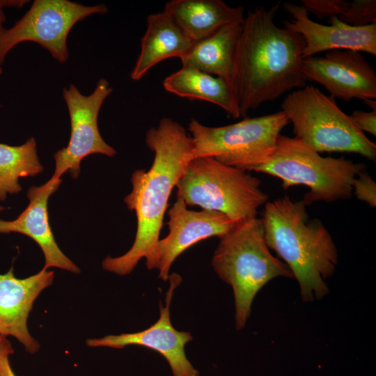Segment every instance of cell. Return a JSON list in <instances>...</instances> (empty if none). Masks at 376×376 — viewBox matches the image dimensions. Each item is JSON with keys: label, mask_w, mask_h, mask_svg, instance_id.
<instances>
[{"label": "cell", "mask_w": 376, "mask_h": 376, "mask_svg": "<svg viewBox=\"0 0 376 376\" xmlns=\"http://www.w3.org/2000/svg\"><path fill=\"white\" fill-rule=\"evenodd\" d=\"M146 143L153 152L150 168L136 170L131 177L132 189L124 201L136 217L134 243L124 254L106 257L104 270L120 276L130 274L146 259L148 269L156 267V253L168 203L188 163L193 159L194 143L180 124L170 118L160 119L146 132Z\"/></svg>", "instance_id": "6da1fadb"}, {"label": "cell", "mask_w": 376, "mask_h": 376, "mask_svg": "<svg viewBox=\"0 0 376 376\" xmlns=\"http://www.w3.org/2000/svg\"><path fill=\"white\" fill-rule=\"evenodd\" d=\"M281 1L256 6L244 17L236 49L230 88L240 117L307 81L302 69V37L279 27L274 17Z\"/></svg>", "instance_id": "7a4b0ae2"}, {"label": "cell", "mask_w": 376, "mask_h": 376, "mask_svg": "<svg viewBox=\"0 0 376 376\" xmlns=\"http://www.w3.org/2000/svg\"><path fill=\"white\" fill-rule=\"evenodd\" d=\"M306 206L285 196L267 201L261 219L267 246L297 281L302 301L310 302L329 293L326 281L335 272L338 251L323 224L308 219Z\"/></svg>", "instance_id": "3957f363"}, {"label": "cell", "mask_w": 376, "mask_h": 376, "mask_svg": "<svg viewBox=\"0 0 376 376\" xmlns=\"http://www.w3.org/2000/svg\"><path fill=\"white\" fill-rule=\"evenodd\" d=\"M219 239L211 264L218 276L233 289L235 325L240 330L250 316L258 291L276 277L293 278V275L271 253L262 219L237 222Z\"/></svg>", "instance_id": "277c9868"}, {"label": "cell", "mask_w": 376, "mask_h": 376, "mask_svg": "<svg viewBox=\"0 0 376 376\" xmlns=\"http://www.w3.org/2000/svg\"><path fill=\"white\" fill-rule=\"evenodd\" d=\"M366 169L343 157H323L295 136L281 134L269 157L251 171L281 180L287 189L302 185L310 189L302 199L306 205L316 201L334 202L352 196L355 178Z\"/></svg>", "instance_id": "5b68a950"}, {"label": "cell", "mask_w": 376, "mask_h": 376, "mask_svg": "<svg viewBox=\"0 0 376 376\" xmlns=\"http://www.w3.org/2000/svg\"><path fill=\"white\" fill-rule=\"evenodd\" d=\"M261 181L246 171L227 166L212 157L191 159L176 185V197L187 206L221 212L237 223L256 217L267 202Z\"/></svg>", "instance_id": "8992f818"}, {"label": "cell", "mask_w": 376, "mask_h": 376, "mask_svg": "<svg viewBox=\"0 0 376 376\" xmlns=\"http://www.w3.org/2000/svg\"><path fill=\"white\" fill-rule=\"evenodd\" d=\"M282 110L295 137L317 152H344L376 159V145L337 105L335 98L313 86L289 93Z\"/></svg>", "instance_id": "52a82bcc"}, {"label": "cell", "mask_w": 376, "mask_h": 376, "mask_svg": "<svg viewBox=\"0 0 376 376\" xmlns=\"http://www.w3.org/2000/svg\"><path fill=\"white\" fill-rule=\"evenodd\" d=\"M289 123L283 111L220 127L191 119L188 130L194 143L193 159L212 157L225 165L250 171L273 152L281 132Z\"/></svg>", "instance_id": "ba28073f"}, {"label": "cell", "mask_w": 376, "mask_h": 376, "mask_svg": "<svg viewBox=\"0 0 376 376\" xmlns=\"http://www.w3.org/2000/svg\"><path fill=\"white\" fill-rule=\"evenodd\" d=\"M108 12L104 3L86 6L68 0H35L26 13L0 36V61L23 42H33L46 49L61 63L69 56L67 38L79 22Z\"/></svg>", "instance_id": "9c48e42d"}, {"label": "cell", "mask_w": 376, "mask_h": 376, "mask_svg": "<svg viewBox=\"0 0 376 376\" xmlns=\"http://www.w3.org/2000/svg\"><path fill=\"white\" fill-rule=\"evenodd\" d=\"M113 89L109 82L101 78L93 93L84 95L76 86L63 87V97L70 120V136L67 146L54 154L55 171L52 177L69 172L76 179L80 173V164L84 158L93 154L114 157L116 150L102 137L97 125L100 109Z\"/></svg>", "instance_id": "30bf717a"}, {"label": "cell", "mask_w": 376, "mask_h": 376, "mask_svg": "<svg viewBox=\"0 0 376 376\" xmlns=\"http://www.w3.org/2000/svg\"><path fill=\"white\" fill-rule=\"evenodd\" d=\"M169 288L165 297V306L159 301V317L148 328L141 331L119 335H107L100 338H89L86 345L92 347L123 349L129 345L145 347L164 357L173 376H199L198 371L187 358L185 345L193 339L190 332L177 330L172 324L170 306L175 289L180 284L181 277L170 274Z\"/></svg>", "instance_id": "8fae6325"}, {"label": "cell", "mask_w": 376, "mask_h": 376, "mask_svg": "<svg viewBox=\"0 0 376 376\" xmlns=\"http://www.w3.org/2000/svg\"><path fill=\"white\" fill-rule=\"evenodd\" d=\"M302 69L307 81L322 85L334 98H376V74L361 52L333 50L324 56L304 58Z\"/></svg>", "instance_id": "7c38bea8"}, {"label": "cell", "mask_w": 376, "mask_h": 376, "mask_svg": "<svg viewBox=\"0 0 376 376\" xmlns=\"http://www.w3.org/2000/svg\"><path fill=\"white\" fill-rule=\"evenodd\" d=\"M167 214L169 233L159 240L155 267L159 278L164 281L169 280L171 267L181 253L203 240L223 236L235 224L217 211L189 210L180 198H177Z\"/></svg>", "instance_id": "4fadbf2b"}, {"label": "cell", "mask_w": 376, "mask_h": 376, "mask_svg": "<svg viewBox=\"0 0 376 376\" xmlns=\"http://www.w3.org/2000/svg\"><path fill=\"white\" fill-rule=\"evenodd\" d=\"M283 10L292 17L284 21L285 28L299 33L304 42L301 58L311 57L327 50H352L376 55V24L354 26L340 21L337 16L328 18V25L310 19L302 6L283 3Z\"/></svg>", "instance_id": "5bb4252c"}, {"label": "cell", "mask_w": 376, "mask_h": 376, "mask_svg": "<svg viewBox=\"0 0 376 376\" xmlns=\"http://www.w3.org/2000/svg\"><path fill=\"white\" fill-rule=\"evenodd\" d=\"M54 279V272L44 268L24 279L17 278L13 267L0 274V336L14 337L31 354L38 352L40 344L28 329V318L34 301Z\"/></svg>", "instance_id": "9a60e30c"}, {"label": "cell", "mask_w": 376, "mask_h": 376, "mask_svg": "<svg viewBox=\"0 0 376 376\" xmlns=\"http://www.w3.org/2000/svg\"><path fill=\"white\" fill-rule=\"evenodd\" d=\"M61 182V178L52 177L40 187H30L27 191L29 205L15 219H0V233H18L33 239L44 254V269L56 267L77 274L80 272L79 268L58 246L49 221L48 200Z\"/></svg>", "instance_id": "2e32d148"}, {"label": "cell", "mask_w": 376, "mask_h": 376, "mask_svg": "<svg viewBox=\"0 0 376 376\" xmlns=\"http://www.w3.org/2000/svg\"><path fill=\"white\" fill-rule=\"evenodd\" d=\"M194 41L165 11L150 14L141 40V50L130 73L133 81L143 78L159 62L173 57L181 58Z\"/></svg>", "instance_id": "e0dca14e"}, {"label": "cell", "mask_w": 376, "mask_h": 376, "mask_svg": "<svg viewBox=\"0 0 376 376\" xmlns=\"http://www.w3.org/2000/svg\"><path fill=\"white\" fill-rule=\"evenodd\" d=\"M164 11L194 42L226 24L244 22L245 17L242 6L232 7L221 0H171L166 3Z\"/></svg>", "instance_id": "ac0fdd59"}, {"label": "cell", "mask_w": 376, "mask_h": 376, "mask_svg": "<svg viewBox=\"0 0 376 376\" xmlns=\"http://www.w3.org/2000/svg\"><path fill=\"white\" fill-rule=\"evenodd\" d=\"M244 22H233L194 42L180 58L182 65L225 80L230 86L234 59Z\"/></svg>", "instance_id": "d6986e66"}, {"label": "cell", "mask_w": 376, "mask_h": 376, "mask_svg": "<svg viewBox=\"0 0 376 376\" xmlns=\"http://www.w3.org/2000/svg\"><path fill=\"white\" fill-rule=\"evenodd\" d=\"M163 87L178 97L217 105L234 118L240 117L230 85L223 79L192 66L182 65L165 78Z\"/></svg>", "instance_id": "ffe728a7"}, {"label": "cell", "mask_w": 376, "mask_h": 376, "mask_svg": "<svg viewBox=\"0 0 376 376\" xmlns=\"http://www.w3.org/2000/svg\"><path fill=\"white\" fill-rule=\"evenodd\" d=\"M42 170L33 137L17 146L0 143V201L22 191L20 178L34 177Z\"/></svg>", "instance_id": "44dd1931"}, {"label": "cell", "mask_w": 376, "mask_h": 376, "mask_svg": "<svg viewBox=\"0 0 376 376\" xmlns=\"http://www.w3.org/2000/svg\"><path fill=\"white\" fill-rule=\"evenodd\" d=\"M338 17L343 22L354 26L376 24V1L354 0L348 2L345 11Z\"/></svg>", "instance_id": "7402d4cb"}, {"label": "cell", "mask_w": 376, "mask_h": 376, "mask_svg": "<svg viewBox=\"0 0 376 376\" xmlns=\"http://www.w3.org/2000/svg\"><path fill=\"white\" fill-rule=\"evenodd\" d=\"M301 2L308 13H311L320 19L340 16L348 4L343 0H301Z\"/></svg>", "instance_id": "603a6c76"}, {"label": "cell", "mask_w": 376, "mask_h": 376, "mask_svg": "<svg viewBox=\"0 0 376 376\" xmlns=\"http://www.w3.org/2000/svg\"><path fill=\"white\" fill-rule=\"evenodd\" d=\"M352 192L357 198L371 207L376 205V184L365 171L360 173L354 179Z\"/></svg>", "instance_id": "cb8c5ba5"}, {"label": "cell", "mask_w": 376, "mask_h": 376, "mask_svg": "<svg viewBox=\"0 0 376 376\" xmlns=\"http://www.w3.org/2000/svg\"><path fill=\"white\" fill-rule=\"evenodd\" d=\"M350 116L361 131L376 136V109L371 111H354Z\"/></svg>", "instance_id": "d4e9b609"}, {"label": "cell", "mask_w": 376, "mask_h": 376, "mask_svg": "<svg viewBox=\"0 0 376 376\" xmlns=\"http://www.w3.org/2000/svg\"><path fill=\"white\" fill-rule=\"evenodd\" d=\"M13 352L10 342L6 337L0 336V376H16L9 360Z\"/></svg>", "instance_id": "484cf974"}, {"label": "cell", "mask_w": 376, "mask_h": 376, "mask_svg": "<svg viewBox=\"0 0 376 376\" xmlns=\"http://www.w3.org/2000/svg\"><path fill=\"white\" fill-rule=\"evenodd\" d=\"M29 1L24 0H0V36L3 31L4 28L3 24L6 21V15L3 11L4 8L6 7H16L21 8ZM2 63L0 61V75L2 74Z\"/></svg>", "instance_id": "4316f807"}, {"label": "cell", "mask_w": 376, "mask_h": 376, "mask_svg": "<svg viewBox=\"0 0 376 376\" xmlns=\"http://www.w3.org/2000/svg\"><path fill=\"white\" fill-rule=\"evenodd\" d=\"M366 104L371 107L372 109H376V102L373 100H363Z\"/></svg>", "instance_id": "83f0119b"}, {"label": "cell", "mask_w": 376, "mask_h": 376, "mask_svg": "<svg viewBox=\"0 0 376 376\" xmlns=\"http://www.w3.org/2000/svg\"><path fill=\"white\" fill-rule=\"evenodd\" d=\"M3 209V207L0 206V210H2Z\"/></svg>", "instance_id": "f1b7e54d"}]
</instances>
